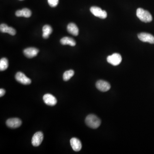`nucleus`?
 Wrapping results in <instances>:
<instances>
[{
  "label": "nucleus",
  "mask_w": 154,
  "mask_h": 154,
  "mask_svg": "<svg viewBox=\"0 0 154 154\" xmlns=\"http://www.w3.org/2000/svg\"><path fill=\"white\" fill-rule=\"evenodd\" d=\"M85 123L90 128L96 129L100 126L101 121L95 115L89 114L86 118Z\"/></svg>",
  "instance_id": "obj_1"
},
{
  "label": "nucleus",
  "mask_w": 154,
  "mask_h": 154,
  "mask_svg": "<svg viewBox=\"0 0 154 154\" xmlns=\"http://www.w3.org/2000/svg\"><path fill=\"white\" fill-rule=\"evenodd\" d=\"M137 16L140 20L145 23L150 22L153 20V17L149 11L139 8L137 9Z\"/></svg>",
  "instance_id": "obj_2"
},
{
  "label": "nucleus",
  "mask_w": 154,
  "mask_h": 154,
  "mask_svg": "<svg viewBox=\"0 0 154 154\" xmlns=\"http://www.w3.org/2000/svg\"><path fill=\"white\" fill-rule=\"evenodd\" d=\"M108 63L113 66H116L119 65L122 60L121 55L118 53H114L111 55L108 56L107 59Z\"/></svg>",
  "instance_id": "obj_3"
},
{
  "label": "nucleus",
  "mask_w": 154,
  "mask_h": 154,
  "mask_svg": "<svg viewBox=\"0 0 154 154\" xmlns=\"http://www.w3.org/2000/svg\"><path fill=\"white\" fill-rule=\"evenodd\" d=\"M90 12L95 16L101 19H105L107 17V13L105 10H103L98 6H92L90 9Z\"/></svg>",
  "instance_id": "obj_4"
},
{
  "label": "nucleus",
  "mask_w": 154,
  "mask_h": 154,
  "mask_svg": "<svg viewBox=\"0 0 154 154\" xmlns=\"http://www.w3.org/2000/svg\"><path fill=\"white\" fill-rule=\"evenodd\" d=\"M16 80L18 82L24 85H29L31 83V80L21 72H18L16 74Z\"/></svg>",
  "instance_id": "obj_5"
},
{
  "label": "nucleus",
  "mask_w": 154,
  "mask_h": 154,
  "mask_svg": "<svg viewBox=\"0 0 154 154\" xmlns=\"http://www.w3.org/2000/svg\"><path fill=\"white\" fill-rule=\"evenodd\" d=\"M138 38L142 42L154 44V36L150 33H141L138 34Z\"/></svg>",
  "instance_id": "obj_6"
},
{
  "label": "nucleus",
  "mask_w": 154,
  "mask_h": 154,
  "mask_svg": "<svg viewBox=\"0 0 154 154\" xmlns=\"http://www.w3.org/2000/svg\"><path fill=\"white\" fill-rule=\"evenodd\" d=\"M97 89L101 92H105L108 91L111 88V85L108 82L103 80H99L96 84Z\"/></svg>",
  "instance_id": "obj_7"
},
{
  "label": "nucleus",
  "mask_w": 154,
  "mask_h": 154,
  "mask_svg": "<svg viewBox=\"0 0 154 154\" xmlns=\"http://www.w3.org/2000/svg\"><path fill=\"white\" fill-rule=\"evenodd\" d=\"M43 140V134L41 131L36 132L32 139V144L34 146H38Z\"/></svg>",
  "instance_id": "obj_8"
},
{
  "label": "nucleus",
  "mask_w": 154,
  "mask_h": 154,
  "mask_svg": "<svg viewBox=\"0 0 154 154\" xmlns=\"http://www.w3.org/2000/svg\"><path fill=\"white\" fill-rule=\"evenodd\" d=\"M22 124L21 119L17 118H10L7 119L6 124L7 126L12 128H16L19 127Z\"/></svg>",
  "instance_id": "obj_9"
},
{
  "label": "nucleus",
  "mask_w": 154,
  "mask_h": 154,
  "mask_svg": "<svg viewBox=\"0 0 154 154\" xmlns=\"http://www.w3.org/2000/svg\"><path fill=\"white\" fill-rule=\"evenodd\" d=\"M44 101L47 105L53 106L56 104L57 100L56 98L51 94H46L43 97Z\"/></svg>",
  "instance_id": "obj_10"
},
{
  "label": "nucleus",
  "mask_w": 154,
  "mask_h": 154,
  "mask_svg": "<svg viewBox=\"0 0 154 154\" xmlns=\"http://www.w3.org/2000/svg\"><path fill=\"white\" fill-rule=\"evenodd\" d=\"M39 52V50L37 48L33 47L26 48L23 51L25 55L29 58L36 57Z\"/></svg>",
  "instance_id": "obj_11"
},
{
  "label": "nucleus",
  "mask_w": 154,
  "mask_h": 154,
  "mask_svg": "<svg viewBox=\"0 0 154 154\" xmlns=\"http://www.w3.org/2000/svg\"><path fill=\"white\" fill-rule=\"evenodd\" d=\"M70 142L73 150L75 152H78L82 149V143L79 139L77 138H72L70 141Z\"/></svg>",
  "instance_id": "obj_12"
},
{
  "label": "nucleus",
  "mask_w": 154,
  "mask_h": 154,
  "mask_svg": "<svg viewBox=\"0 0 154 154\" xmlns=\"http://www.w3.org/2000/svg\"><path fill=\"white\" fill-rule=\"evenodd\" d=\"M0 31L2 33H6L10 35L14 36L16 34V31L12 27H9L5 24H1L0 26Z\"/></svg>",
  "instance_id": "obj_13"
},
{
  "label": "nucleus",
  "mask_w": 154,
  "mask_h": 154,
  "mask_svg": "<svg viewBox=\"0 0 154 154\" xmlns=\"http://www.w3.org/2000/svg\"><path fill=\"white\" fill-rule=\"evenodd\" d=\"M67 31L69 33L74 36H77L79 33V30L77 26L73 23H70L67 26Z\"/></svg>",
  "instance_id": "obj_14"
},
{
  "label": "nucleus",
  "mask_w": 154,
  "mask_h": 154,
  "mask_svg": "<svg viewBox=\"0 0 154 154\" xmlns=\"http://www.w3.org/2000/svg\"><path fill=\"white\" fill-rule=\"evenodd\" d=\"M31 14V11L28 8H24L21 10H17L16 13V15L17 17L29 18Z\"/></svg>",
  "instance_id": "obj_15"
},
{
  "label": "nucleus",
  "mask_w": 154,
  "mask_h": 154,
  "mask_svg": "<svg viewBox=\"0 0 154 154\" xmlns=\"http://www.w3.org/2000/svg\"><path fill=\"white\" fill-rule=\"evenodd\" d=\"M60 42L62 45H69L71 46H74L76 45L75 40L72 38L67 36L62 38Z\"/></svg>",
  "instance_id": "obj_16"
},
{
  "label": "nucleus",
  "mask_w": 154,
  "mask_h": 154,
  "mask_svg": "<svg viewBox=\"0 0 154 154\" xmlns=\"http://www.w3.org/2000/svg\"><path fill=\"white\" fill-rule=\"evenodd\" d=\"M43 37L44 39H48L49 37V35L52 33V28L51 26L49 25H45L43 28Z\"/></svg>",
  "instance_id": "obj_17"
},
{
  "label": "nucleus",
  "mask_w": 154,
  "mask_h": 154,
  "mask_svg": "<svg viewBox=\"0 0 154 154\" xmlns=\"http://www.w3.org/2000/svg\"><path fill=\"white\" fill-rule=\"evenodd\" d=\"M8 60L6 58H3L0 60V70L1 71L5 70L8 67Z\"/></svg>",
  "instance_id": "obj_18"
},
{
  "label": "nucleus",
  "mask_w": 154,
  "mask_h": 154,
  "mask_svg": "<svg viewBox=\"0 0 154 154\" xmlns=\"http://www.w3.org/2000/svg\"><path fill=\"white\" fill-rule=\"evenodd\" d=\"M74 71L73 70H70L67 71L63 74V80L64 81H69L74 75Z\"/></svg>",
  "instance_id": "obj_19"
},
{
  "label": "nucleus",
  "mask_w": 154,
  "mask_h": 154,
  "mask_svg": "<svg viewBox=\"0 0 154 154\" xmlns=\"http://www.w3.org/2000/svg\"><path fill=\"white\" fill-rule=\"evenodd\" d=\"M48 4L52 7H55L58 4L59 0H48Z\"/></svg>",
  "instance_id": "obj_20"
},
{
  "label": "nucleus",
  "mask_w": 154,
  "mask_h": 154,
  "mask_svg": "<svg viewBox=\"0 0 154 154\" xmlns=\"http://www.w3.org/2000/svg\"><path fill=\"white\" fill-rule=\"evenodd\" d=\"M6 92L5 90L3 89H0V97H2L4 96Z\"/></svg>",
  "instance_id": "obj_21"
},
{
  "label": "nucleus",
  "mask_w": 154,
  "mask_h": 154,
  "mask_svg": "<svg viewBox=\"0 0 154 154\" xmlns=\"http://www.w3.org/2000/svg\"><path fill=\"white\" fill-rule=\"evenodd\" d=\"M20 1H23V0H20Z\"/></svg>",
  "instance_id": "obj_22"
}]
</instances>
